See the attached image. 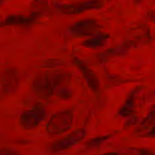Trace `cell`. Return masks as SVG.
<instances>
[{"instance_id": "obj_4", "label": "cell", "mask_w": 155, "mask_h": 155, "mask_svg": "<svg viewBox=\"0 0 155 155\" xmlns=\"http://www.w3.org/2000/svg\"><path fill=\"white\" fill-rule=\"evenodd\" d=\"M102 38H104V37L102 35H97V36L93 37L92 38H90L87 41V43L89 44L88 46L89 47H91V48H98V47L101 46V43H99V40H101Z\"/></svg>"}, {"instance_id": "obj_3", "label": "cell", "mask_w": 155, "mask_h": 155, "mask_svg": "<svg viewBox=\"0 0 155 155\" xmlns=\"http://www.w3.org/2000/svg\"><path fill=\"white\" fill-rule=\"evenodd\" d=\"M134 108H135V102H134V101L128 100L126 101V103L123 105V107L120 109V113L121 116H124V117L130 116V115H131L133 113Z\"/></svg>"}, {"instance_id": "obj_1", "label": "cell", "mask_w": 155, "mask_h": 155, "mask_svg": "<svg viewBox=\"0 0 155 155\" xmlns=\"http://www.w3.org/2000/svg\"><path fill=\"white\" fill-rule=\"evenodd\" d=\"M74 122V116L71 110H66L56 113L50 120L48 130L52 134H62L68 131Z\"/></svg>"}, {"instance_id": "obj_6", "label": "cell", "mask_w": 155, "mask_h": 155, "mask_svg": "<svg viewBox=\"0 0 155 155\" xmlns=\"http://www.w3.org/2000/svg\"><path fill=\"white\" fill-rule=\"evenodd\" d=\"M148 135L150 137H155V125L151 126L150 129L148 130Z\"/></svg>"}, {"instance_id": "obj_5", "label": "cell", "mask_w": 155, "mask_h": 155, "mask_svg": "<svg viewBox=\"0 0 155 155\" xmlns=\"http://www.w3.org/2000/svg\"><path fill=\"white\" fill-rule=\"evenodd\" d=\"M145 125L146 126H153L155 125V108L150 111L148 116L146 117L145 120Z\"/></svg>"}, {"instance_id": "obj_2", "label": "cell", "mask_w": 155, "mask_h": 155, "mask_svg": "<svg viewBox=\"0 0 155 155\" xmlns=\"http://www.w3.org/2000/svg\"><path fill=\"white\" fill-rule=\"evenodd\" d=\"M85 136V131L84 130H78L75 131L74 133L70 134L69 137L66 138L62 142H61V147L62 148H68L69 146H72L76 142L80 141L83 137Z\"/></svg>"}]
</instances>
